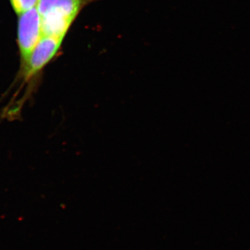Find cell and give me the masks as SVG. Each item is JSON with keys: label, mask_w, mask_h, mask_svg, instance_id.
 <instances>
[{"label": "cell", "mask_w": 250, "mask_h": 250, "mask_svg": "<svg viewBox=\"0 0 250 250\" xmlns=\"http://www.w3.org/2000/svg\"><path fill=\"white\" fill-rule=\"evenodd\" d=\"M88 0H39L42 35L62 39Z\"/></svg>", "instance_id": "cell-1"}, {"label": "cell", "mask_w": 250, "mask_h": 250, "mask_svg": "<svg viewBox=\"0 0 250 250\" xmlns=\"http://www.w3.org/2000/svg\"><path fill=\"white\" fill-rule=\"evenodd\" d=\"M62 39L42 36L25 62L21 64L20 76L24 82L34 78L58 52Z\"/></svg>", "instance_id": "cell-2"}, {"label": "cell", "mask_w": 250, "mask_h": 250, "mask_svg": "<svg viewBox=\"0 0 250 250\" xmlns=\"http://www.w3.org/2000/svg\"><path fill=\"white\" fill-rule=\"evenodd\" d=\"M18 16V45L22 64L27 60L42 35L41 15L37 7Z\"/></svg>", "instance_id": "cell-3"}, {"label": "cell", "mask_w": 250, "mask_h": 250, "mask_svg": "<svg viewBox=\"0 0 250 250\" xmlns=\"http://www.w3.org/2000/svg\"><path fill=\"white\" fill-rule=\"evenodd\" d=\"M10 2L16 14L20 16L37 7L39 0H10Z\"/></svg>", "instance_id": "cell-4"}]
</instances>
